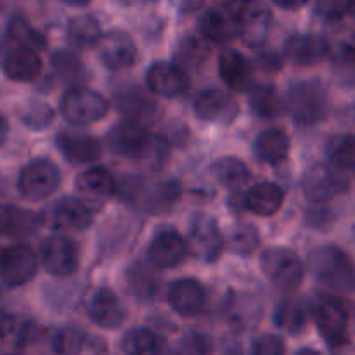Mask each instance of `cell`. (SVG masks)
<instances>
[{
    "instance_id": "f1b7e54d",
    "label": "cell",
    "mask_w": 355,
    "mask_h": 355,
    "mask_svg": "<svg viewBox=\"0 0 355 355\" xmlns=\"http://www.w3.org/2000/svg\"><path fill=\"white\" fill-rule=\"evenodd\" d=\"M284 191L274 182H260L248 189L245 207L259 217H270L283 207Z\"/></svg>"
},
{
    "instance_id": "484cf974",
    "label": "cell",
    "mask_w": 355,
    "mask_h": 355,
    "mask_svg": "<svg viewBox=\"0 0 355 355\" xmlns=\"http://www.w3.org/2000/svg\"><path fill=\"white\" fill-rule=\"evenodd\" d=\"M290 61L300 66H312L329 55V42L324 37L312 33H298L286 40L284 45Z\"/></svg>"
},
{
    "instance_id": "e575fe53",
    "label": "cell",
    "mask_w": 355,
    "mask_h": 355,
    "mask_svg": "<svg viewBox=\"0 0 355 355\" xmlns=\"http://www.w3.org/2000/svg\"><path fill=\"white\" fill-rule=\"evenodd\" d=\"M207 42L208 40H205L203 37H198L193 33L180 38L179 44H177L175 58L184 71L186 69H200L203 66V62L210 55V47H208Z\"/></svg>"
},
{
    "instance_id": "ee69618b",
    "label": "cell",
    "mask_w": 355,
    "mask_h": 355,
    "mask_svg": "<svg viewBox=\"0 0 355 355\" xmlns=\"http://www.w3.org/2000/svg\"><path fill=\"white\" fill-rule=\"evenodd\" d=\"M229 246L238 255H252L260 246V234L255 225L239 224L229 236Z\"/></svg>"
},
{
    "instance_id": "603a6c76",
    "label": "cell",
    "mask_w": 355,
    "mask_h": 355,
    "mask_svg": "<svg viewBox=\"0 0 355 355\" xmlns=\"http://www.w3.org/2000/svg\"><path fill=\"white\" fill-rule=\"evenodd\" d=\"M55 146L66 162L73 165H87L101 158L103 146L99 139L78 130H61L55 135Z\"/></svg>"
},
{
    "instance_id": "d590c367",
    "label": "cell",
    "mask_w": 355,
    "mask_h": 355,
    "mask_svg": "<svg viewBox=\"0 0 355 355\" xmlns=\"http://www.w3.org/2000/svg\"><path fill=\"white\" fill-rule=\"evenodd\" d=\"M17 120L24 125L26 128L33 132L47 130L54 121L55 113L52 106L40 99H28L17 106Z\"/></svg>"
},
{
    "instance_id": "5bb4252c",
    "label": "cell",
    "mask_w": 355,
    "mask_h": 355,
    "mask_svg": "<svg viewBox=\"0 0 355 355\" xmlns=\"http://www.w3.org/2000/svg\"><path fill=\"white\" fill-rule=\"evenodd\" d=\"M42 215H44V224L54 231H83L94 220L89 205L78 198L58 200Z\"/></svg>"
},
{
    "instance_id": "8992f818",
    "label": "cell",
    "mask_w": 355,
    "mask_h": 355,
    "mask_svg": "<svg viewBox=\"0 0 355 355\" xmlns=\"http://www.w3.org/2000/svg\"><path fill=\"white\" fill-rule=\"evenodd\" d=\"M61 184V172L49 158H35L21 168L17 175V193L26 201L47 200L58 191Z\"/></svg>"
},
{
    "instance_id": "f907efd6",
    "label": "cell",
    "mask_w": 355,
    "mask_h": 355,
    "mask_svg": "<svg viewBox=\"0 0 355 355\" xmlns=\"http://www.w3.org/2000/svg\"><path fill=\"white\" fill-rule=\"evenodd\" d=\"M277 6L283 7V9H297V7H302V2L293 3V2H276Z\"/></svg>"
},
{
    "instance_id": "30bf717a",
    "label": "cell",
    "mask_w": 355,
    "mask_h": 355,
    "mask_svg": "<svg viewBox=\"0 0 355 355\" xmlns=\"http://www.w3.org/2000/svg\"><path fill=\"white\" fill-rule=\"evenodd\" d=\"M350 186L349 175L333 165L318 163L312 165L302 177V189L312 203H326L340 194L347 193Z\"/></svg>"
},
{
    "instance_id": "d6986e66",
    "label": "cell",
    "mask_w": 355,
    "mask_h": 355,
    "mask_svg": "<svg viewBox=\"0 0 355 355\" xmlns=\"http://www.w3.org/2000/svg\"><path fill=\"white\" fill-rule=\"evenodd\" d=\"M196 116L203 121L218 125H229L238 118L239 104L234 96L218 89L201 92L194 101Z\"/></svg>"
},
{
    "instance_id": "6da1fadb",
    "label": "cell",
    "mask_w": 355,
    "mask_h": 355,
    "mask_svg": "<svg viewBox=\"0 0 355 355\" xmlns=\"http://www.w3.org/2000/svg\"><path fill=\"white\" fill-rule=\"evenodd\" d=\"M107 148L116 156L151 170H159L168 159V142L130 121L116 123L107 132Z\"/></svg>"
},
{
    "instance_id": "4316f807",
    "label": "cell",
    "mask_w": 355,
    "mask_h": 355,
    "mask_svg": "<svg viewBox=\"0 0 355 355\" xmlns=\"http://www.w3.org/2000/svg\"><path fill=\"white\" fill-rule=\"evenodd\" d=\"M218 75L232 90H248L253 83V66L236 49H225L218 58Z\"/></svg>"
},
{
    "instance_id": "8d00e7d4",
    "label": "cell",
    "mask_w": 355,
    "mask_h": 355,
    "mask_svg": "<svg viewBox=\"0 0 355 355\" xmlns=\"http://www.w3.org/2000/svg\"><path fill=\"white\" fill-rule=\"evenodd\" d=\"M68 38L76 47H92L97 45L103 38L101 24L92 14H80L69 19L68 23Z\"/></svg>"
},
{
    "instance_id": "836d02e7",
    "label": "cell",
    "mask_w": 355,
    "mask_h": 355,
    "mask_svg": "<svg viewBox=\"0 0 355 355\" xmlns=\"http://www.w3.org/2000/svg\"><path fill=\"white\" fill-rule=\"evenodd\" d=\"M211 175L220 186L229 187V189H239L252 179V172L246 163L234 156H224V158L217 159L211 165Z\"/></svg>"
},
{
    "instance_id": "db71d44e",
    "label": "cell",
    "mask_w": 355,
    "mask_h": 355,
    "mask_svg": "<svg viewBox=\"0 0 355 355\" xmlns=\"http://www.w3.org/2000/svg\"><path fill=\"white\" fill-rule=\"evenodd\" d=\"M352 17H354V21H355V6H354V9H352Z\"/></svg>"
},
{
    "instance_id": "7402d4cb",
    "label": "cell",
    "mask_w": 355,
    "mask_h": 355,
    "mask_svg": "<svg viewBox=\"0 0 355 355\" xmlns=\"http://www.w3.org/2000/svg\"><path fill=\"white\" fill-rule=\"evenodd\" d=\"M44 225V215L17 205H0V239H26Z\"/></svg>"
},
{
    "instance_id": "7bdbcfd3",
    "label": "cell",
    "mask_w": 355,
    "mask_h": 355,
    "mask_svg": "<svg viewBox=\"0 0 355 355\" xmlns=\"http://www.w3.org/2000/svg\"><path fill=\"white\" fill-rule=\"evenodd\" d=\"M85 347V333L76 326L55 329L51 338V349L58 355H78Z\"/></svg>"
},
{
    "instance_id": "9a60e30c",
    "label": "cell",
    "mask_w": 355,
    "mask_h": 355,
    "mask_svg": "<svg viewBox=\"0 0 355 355\" xmlns=\"http://www.w3.org/2000/svg\"><path fill=\"white\" fill-rule=\"evenodd\" d=\"M87 314L90 321L104 329L120 328L127 319V309L120 297L111 288L99 286L90 293L87 300Z\"/></svg>"
},
{
    "instance_id": "d4e9b609",
    "label": "cell",
    "mask_w": 355,
    "mask_h": 355,
    "mask_svg": "<svg viewBox=\"0 0 355 355\" xmlns=\"http://www.w3.org/2000/svg\"><path fill=\"white\" fill-rule=\"evenodd\" d=\"M76 193L82 196L83 203L89 205H101L110 200L116 191V182L110 170L104 166H90L83 170L75 180Z\"/></svg>"
},
{
    "instance_id": "83f0119b",
    "label": "cell",
    "mask_w": 355,
    "mask_h": 355,
    "mask_svg": "<svg viewBox=\"0 0 355 355\" xmlns=\"http://www.w3.org/2000/svg\"><path fill=\"white\" fill-rule=\"evenodd\" d=\"M42 59L37 51L24 47H16L3 58V75L12 82H33L42 73Z\"/></svg>"
},
{
    "instance_id": "b9f144b4",
    "label": "cell",
    "mask_w": 355,
    "mask_h": 355,
    "mask_svg": "<svg viewBox=\"0 0 355 355\" xmlns=\"http://www.w3.org/2000/svg\"><path fill=\"white\" fill-rule=\"evenodd\" d=\"M250 106L260 118H276L283 111V103L272 85L253 87L250 90Z\"/></svg>"
},
{
    "instance_id": "f35d334b",
    "label": "cell",
    "mask_w": 355,
    "mask_h": 355,
    "mask_svg": "<svg viewBox=\"0 0 355 355\" xmlns=\"http://www.w3.org/2000/svg\"><path fill=\"white\" fill-rule=\"evenodd\" d=\"M51 64L59 80L64 83H83L87 80V69L82 59L69 51H55Z\"/></svg>"
},
{
    "instance_id": "816d5d0a",
    "label": "cell",
    "mask_w": 355,
    "mask_h": 355,
    "mask_svg": "<svg viewBox=\"0 0 355 355\" xmlns=\"http://www.w3.org/2000/svg\"><path fill=\"white\" fill-rule=\"evenodd\" d=\"M295 355H321V354H319L318 350H314V349H302V350H298V352Z\"/></svg>"
},
{
    "instance_id": "c3c4849f",
    "label": "cell",
    "mask_w": 355,
    "mask_h": 355,
    "mask_svg": "<svg viewBox=\"0 0 355 355\" xmlns=\"http://www.w3.org/2000/svg\"><path fill=\"white\" fill-rule=\"evenodd\" d=\"M259 64L267 71H279L281 58L274 52H267V54H262V58H259Z\"/></svg>"
},
{
    "instance_id": "7a4b0ae2",
    "label": "cell",
    "mask_w": 355,
    "mask_h": 355,
    "mask_svg": "<svg viewBox=\"0 0 355 355\" xmlns=\"http://www.w3.org/2000/svg\"><path fill=\"white\" fill-rule=\"evenodd\" d=\"M120 196L125 203L144 214L168 211L180 200V182L175 179H148L141 175H128L121 179Z\"/></svg>"
},
{
    "instance_id": "ab89813d",
    "label": "cell",
    "mask_w": 355,
    "mask_h": 355,
    "mask_svg": "<svg viewBox=\"0 0 355 355\" xmlns=\"http://www.w3.org/2000/svg\"><path fill=\"white\" fill-rule=\"evenodd\" d=\"M7 38L19 47L31 49V51H40L47 45L44 33L31 26L23 16H12L7 23Z\"/></svg>"
},
{
    "instance_id": "4fadbf2b",
    "label": "cell",
    "mask_w": 355,
    "mask_h": 355,
    "mask_svg": "<svg viewBox=\"0 0 355 355\" xmlns=\"http://www.w3.org/2000/svg\"><path fill=\"white\" fill-rule=\"evenodd\" d=\"M201 35L205 40L224 44L239 35V6L222 3L208 7L198 19Z\"/></svg>"
},
{
    "instance_id": "d6a6232c",
    "label": "cell",
    "mask_w": 355,
    "mask_h": 355,
    "mask_svg": "<svg viewBox=\"0 0 355 355\" xmlns=\"http://www.w3.org/2000/svg\"><path fill=\"white\" fill-rule=\"evenodd\" d=\"M125 284H127L128 293L139 302H151L159 290L158 277L141 262H135L134 266L128 267L125 274Z\"/></svg>"
},
{
    "instance_id": "44dd1931",
    "label": "cell",
    "mask_w": 355,
    "mask_h": 355,
    "mask_svg": "<svg viewBox=\"0 0 355 355\" xmlns=\"http://www.w3.org/2000/svg\"><path fill=\"white\" fill-rule=\"evenodd\" d=\"M146 83H148V89L156 96L173 99L186 92L189 87V76L179 64L158 61L148 68Z\"/></svg>"
},
{
    "instance_id": "5b68a950",
    "label": "cell",
    "mask_w": 355,
    "mask_h": 355,
    "mask_svg": "<svg viewBox=\"0 0 355 355\" xmlns=\"http://www.w3.org/2000/svg\"><path fill=\"white\" fill-rule=\"evenodd\" d=\"M312 318L322 340L331 349H340L349 340V309L333 295H319L312 304Z\"/></svg>"
},
{
    "instance_id": "e0dca14e",
    "label": "cell",
    "mask_w": 355,
    "mask_h": 355,
    "mask_svg": "<svg viewBox=\"0 0 355 355\" xmlns=\"http://www.w3.org/2000/svg\"><path fill=\"white\" fill-rule=\"evenodd\" d=\"M189 245L173 229H162L148 245V259L158 269H173L186 260Z\"/></svg>"
},
{
    "instance_id": "74e56055",
    "label": "cell",
    "mask_w": 355,
    "mask_h": 355,
    "mask_svg": "<svg viewBox=\"0 0 355 355\" xmlns=\"http://www.w3.org/2000/svg\"><path fill=\"white\" fill-rule=\"evenodd\" d=\"M329 58L342 82H355V38H340L336 44H329Z\"/></svg>"
},
{
    "instance_id": "ba28073f",
    "label": "cell",
    "mask_w": 355,
    "mask_h": 355,
    "mask_svg": "<svg viewBox=\"0 0 355 355\" xmlns=\"http://www.w3.org/2000/svg\"><path fill=\"white\" fill-rule=\"evenodd\" d=\"M61 113L71 125H90L103 120L110 111L106 97L89 87H73L62 96Z\"/></svg>"
},
{
    "instance_id": "8fae6325",
    "label": "cell",
    "mask_w": 355,
    "mask_h": 355,
    "mask_svg": "<svg viewBox=\"0 0 355 355\" xmlns=\"http://www.w3.org/2000/svg\"><path fill=\"white\" fill-rule=\"evenodd\" d=\"M189 246L201 262L215 263L220 259L224 252V236L210 215H193L189 224Z\"/></svg>"
},
{
    "instance_id": "4dcf8cb0",
    "label": "cell",
    "mask_w": 355,
    "mask_h": 355,
    "mask_svg": "<svg viewBox=\"0 0 355 355\" xmlns=\"http://www.w3.org/2000/svg\"><path fill=\"white\" fill-rule=\"evenodd\" d=\"M291 148L290 135L283 128H267L259 134L255 141V155L260 162L276 163L283 162Z\"/></svg>"
},
{
    "instance_id": "ac0fdd59",
    "label": "cell",
    "mask_w": 355,
    "mask_h": 355,
    "mask_svg": "<svg viewBox=\"0 0 355 355\" xmlns=\"http://www.w3.org/2000/svg\"><path fill=\"white\" fill-rule=\"evenodd\" d=\"M97 52H99L103 64L113 71L134 66L139 55L135 42L132 40L130 35L121 30H113L103 35L101 42L97 44Z\"/></svg>"
},
{
    "instance_id": "60d3db41",
    "label": "cell",
    "mask_w": 355,
    "mask_h": 355,
    "mask_svg": "<svg viewBox=\"0 0 355 355\" xmlns=\"http://www.w3.org/2000/svg\"><path fill=\"white\" fill-rule=\"evenodd\" d=\"M326 155L331 165L342 172L355 170V135L342 134L331 137L326 144Z\"/></svg>"
},
{
    "instance_id": "ffe728a7",
    "label": "cell",
    "mask_w": 355,
    "mask_h": 355,
    "mask_svg": "<svg viewBox=\"0 0 355 355\" xmlns=\"http://www.w3.org/2000/svg\"><path fill=\"white\" fill-rule=\"evenodd\" d=\"M116 107L130 123L148 127L158 116V103L141 87H123L116 92Z\"/></svg>"
},
{
    "instance_id": "7c38bea8",
    "label": "cell",
    "mask_w": 355,
    "mask_h": 355,
    "mask_svg": "<svg viewBox=\"0 0 355 355\" xmlns=\"http://www.w3.org/2000/svg\"><path fill=\"white\" fill-rule=\"evenodd\" d=\"M40 263L54 277L73 276L80 263L78 246L66 236H49L40 246Z\"/></svg>"
},
{
    "instance_id": "f546056e",
    "label": "cell",
    "mask_w": 355,
    "mask_h": 355,
    "mask_svg": "<svg viewBox=\"0 0 355 355\" xmlns=\"http://www.w3.org/2000/svg\"><path fill=\"white\" fill-rule=\"evenodd\" d=\"M274 324L283 331L290 333V335H298L305 329L309 321V309L307 304L300 298H284L274 309L272 315Z\"/></svg>"
},
{
    "instance_id": "f6af8a7d",
    "label": "cell",
    "mask_w": 355,
    "mask_h": 355,
    "mask_svg": "<svg viewBox=\"0 0 355 355\" xmlns=\"http://www.w3.org/2000/svg\"><path fill=\"white\" fill-rule=\"evenodd\" d=\"M355 2H350V0H321L315 3V14L321 19L340 21L347 14H352Z\"/></svg>"
},
{
    "instance_id": "2e32d148",
    "label": "cell",
    "mask_w": 355,
    "mask_h": 355,
    "mask_svg": "<svg viewBox=\"0 0 355 355\" xmlns=\"http://www.w3.org/2000/svg\"><path fill=\"white\" fill-rule=\"evenodd\" d=\"M272 21V12L266 3H241L239 6V37L248 47H262L269 38Z\"/></svg>"
},
{
    "instance_id": "cb8c5ba5",
    "label": "cell",
    "mask_w": 355,
    "mask_h": 355,
    "mask_svg": "<svg viewBox=\"0 0 355 355\" xmlns=\"http://www.w3.org/2000/svg\"><path fill=\"white\" fill-rule=\"evenodd\" d=\"M166 300L173 312L184 318H191L203 311L205 302H207V290L198 279L184 277L170 284L166 291Z\"/></svg>"
},
{
    "instance_id": "bcb514c9",
    "label": "cell",
    "mask_w": 355,
    "mask_h": 355,
    "mask_svg": "<svg viewBox=\"0 0 355 355\" xmlns=\"http://www.w3.org/2000/svg\"><path fill=\"white\" fill-rule=\"evenodd\" d=\"M252 355H284V342L277 335H262L253 342Z\"/></svg>"
},
{
    "instance_id": "7dc6e473",
    "label": "cell",
    "mask_w": 355,
    "mask_h": 355,
    "mask_svg": "<svg viewBox=\"0 0 355 355\" xmlns=\"http://www.w3.org/2000/svg\"><path fill=\"white\" fill-rule=\"evenodd\" d=\"M184 354L186 355H210L211 354V342L207 335L198 331H191L184 338Z\"/></svg>"
},
{
    "instance_id": "3957f363",
    "label": "cell",
    "mask_w": 355,
    "mask_h": 355,
    "mask_svg": "<svg viewBox=\"0 0 355 355\" xmlns=\"http://www.w3.org/2000/svg\"><path fill=\"white\" fill-rule=\"evenodd\" d=\"M309 269L324 288L338 293L355 290V263L349 253L336 245H324L312 250Z\"/></svg>"
},
{
    "instance_id": "11a10c76",
    "label": "cell",
    "mask_w": 355,
    "mask_h": 355,
    "mask_svg": "<svg viewBox=\"0 0 355 355\" xmlns=\"http://www.w3.org/2000/svg\"><path fill=\"white\" fill-rule=\"evenodd\" d=\"M354 322H355V318H354Z\"/></svg>"
},
{
    "instance_id": "f5cc1de1",
    "label": "cell",
    "mask_w": 355,
    "mask_h": 355,
    "mask_svg": "<svg viewBox=\"0 0 355 355\" xmlns=\"http://www.w3.org/2000/svg\"><path fill=\"white\" fill-rule=\"evenodd\" d=\"M3 193V177H2V173H0V194Z\"/></svg>"
},
{
    "instance_id": "9c48e42d",
    "label": "cell",
    "mask_w": 355,
    "mask_h": 355,
    "mask_svg": "<svg viewBox=\"0 0 355 355\" xmlns=\"http://www.w3.org/2000/svg\"><path fill=\"white\" fill-rule=\"evenodd\" d=\"M38 270V259L26 243L0 246V284L19 288L30 283Z\"/></svg>"
},
{
    "instance_id": "1f68e13d",
    "label": "cell",
    "mask_w": 355,
    "mask_h": 355,
    "mask_svg": "<svg viewBox=\"0 0 355 355\" xmlns=\"http://www.w3.org/2000/svg\"><path fill=\"white\" fill-rule=\"evenodd\" d=\"M125 355H166V345L148 328H132L121 338Z\"/></svg>"
},
{
    "instance_id": "277c9868",
    "label": "cell",
    "mask_w": 355,
    "mask_h": 355,
    "mask_svg": "<svg viewBox=\"0 0 355 355\" xmlns=\"http://www.w3.org/2000/svg\"><path fill=\"white\" fill-rule=\"evenodd\" d=\"M286 107L298 125L311 127L324 120L328 114V90L319 80H300L291 83L286 94Z\"/></svg>"
},
{
    "instance_id": "681fc988",
    "label": "cell",
    "mask_w": 355,
    "mask_h": 355,
    "mask_svg": "<svg viewBox=\"0 0 355 355\" xmlns=\"http://www.w3.org/2000/svg\"><path fill=\"white\" fill-rule=\"evenodd\" d=\"M9 121H7V118L3 116L2 113H0V148H2L3 144L7 142V137H9Z\"/></svg>"
},
{
    "instance_id": "52a82bcc",
    "label": "cell",
    "mask_w": 355,
    "mask_h": 355,
    "mask_svg": "<svg viewBox=\"0 0 355 355\" xmlns=\"http://www.w3.org/2000/svg\"><path fill=\"white\" fill-rule=\"evenodd\" d=\"M260 267L267 279L281 290H295L304 279V262L293 250L284 246L267 248L260 257Z\"/></svg>"
}]
</instances>
